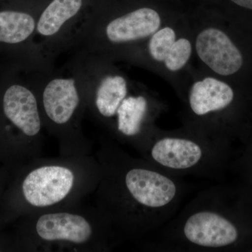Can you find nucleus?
Masks as SVG:
<instances>
[{
    "label": "nucleus",
    "instance_id": "39448f33",
    "mask_svg": "<svg viewBox=\"0 0 252 252\" xmlns=\"http://www.w3.org/2000/svg\"><path fill=\"white\" fill-rule=\"evenodd\" d=\"M197 57L213 75L252 87V38L228 19L199 28L193 39Z\"/></svg>",
    "mask_w": 252,
    "mask_h": 252
},
{
    "label": "nucleus",
    "instance_id": "ddd939ff",
    "mask_svg": "<svg viewBox=\"0 0 252 252\" xmlns=\"http://www.w3.org/2000/svg\"><path fill=\"white\" fill-rule=\"evenodd\" d=\"M81 5L82 0H54L41 14L37 31L42 35H54L67 20L77 14Z\"/></svg>",
    "mask_w": 252,
    "mask_h": 252
},
{
    "label": "nucleus",
    "instance_id": "20e7f679",
    "mask_svg": "<svg viewBox=\"0 0 252 252\" xmlns=\"http://www.w3.org/2000/svg\"><path fill=\"white\" fill-rule=\"evenodd\" d=\"M228 147L183 126L158 128L142 155L172 175L218 178L224 170Z\"/></svg>",
    "mask_w": 252,
    "mask_h": 252
},
{
    "label": "nucleus",
    "instance_id": "423d86ee",
    "mask_svg": "<svg viewBox=\"0 0 252 252\" xmlns=\"http://www.w3.org/2000/svg\"><path fill=\"white\" fill-rule=\"evenodd\" d=\"M74 183V173L67 167L59 165L39 167L30 172L25 179L23 195L32 206H51L67 196Z\"/></svg>",
    "mask_w": 252,
    "mask_h": 252
},
{
    "label": "nucleus",
    "instance_id": "2eb2a0df",
    "mask_svg": "<svg viewBox=\"0 0 252 252\" xmlns=\"http://www.w3.org/2000/svg\"><path fill=\"white\" fill-rule=\"evenodd\" d=\"M230 11L226 19L252 38V0H226Z\"/></svg>",
    "mask_w": 252,
    "mask_h": 252
},
{
    "label": "nucleus",
    "instance_id": "f257e3e1",
    "mask_svg": "<svg viewBox=\"0 0 252 252\" xmlns=\"http://www.w3.org/2000/svg\"><path fill=\"white\" fill-rule=\"evenodd\" d=\"M106 195L109 218L124 232H155L175 216L187 187L182 177L147 159L137 160L113 151Z\"/></svg>",
    "mask_w": 252,
    "mask_h": 252
},
{
    "label": "nucleus",
    "instance_id": "dca6fc26",
    "mask_svg": "<svg viewBox=\"0 0 252 252\" xmlns=\"http://www.w3.org/2000/svg\"><path fill=\"white\" fill-rule=\"evenodd\" d=\"M251 135L252 140L250 141V145H249L248 150L245 154L243 160V165L245 167V175L247 178L250 180V184H252V135Z\"/></svg>",
    "mask_w": 252,
    "mask_h": 252
},
{
    "label": "nucleus",
    "instance_id": "1a4fd4ad",
    "mask_svg": "<svg viewBox=\"0 0 252 252\" xmlns=\"http://www.w3.org/2000/svg\"><path fill=\"white\" fill-rule=\"evenodd\" d=\"M165 23L157 11L140 8L111 21L106 28V34L111 42H130L149 39Z\"/></svg>",
    "mask_w": 252,
    "mask_h": 252
},
{
    "label": "nucleus",
    "instance_id": "4468645a",
    "mask_svg": "<svg viewBox=\"0 0 252 252\" xmlns=\"http://www.w3.org/2000/svg\"><path fill=\"white\" fill-rule=\"evenodd\" d=\"M35 28L29 14L18 11L0 12V42L18 44L28 39Z\"/></svg>",
    "mask_w": 252,
    "mask_h": 252
},
{
    "label": "nucleus",
    "instance_id": "f03ea898",
    "mask_svg": "<svg viewBox=\"0 0 252 252\" xmlns=\"http://www.w3.org/2000/svg\"><path fill=\"white\" fill-rule=\"evenodd\" d=\"M232 192L220 187L199 193L179 214L156 230L153 250L215 252L234 250L251 239L250 220L243 203L230 202Z\"/></svg>",
    "mask_w": 252,
    "mask_h": 252
},
{
    "label": "nucleus",
    "instance_id": "f8f14e48",
    "mask_svg": "<svg viewBox=\"0 0 252 252\" xmlns=\"http://www.w3.org/2000/svg\"><path fill=\"white\" fill-rule=\"evenodd\" d=\"M128 95L127 81L122 76H108L101 82L96 95L98 112L104 117L114 118L123 100Z\"/></svg>",
    "mask_w": 252,
    "mask_h": 252
},
{
    "label": "nucleus",
    "instance_id": "9b49d317",
    "mask_svg": "<svg viewBox=\"0 0 252 252\" xmlns=\"http://www.w3.org/2000/svg\"><path fill=\"white\" fill-rule=\"evenodd\" d=\"M79 102L75 83L72 79H56L51 81L43 94L46 114L57 124L69 122Z\"/></svg>",
    "mask_w": 252,
    "mask_h": 252
},
{
    "label": "nucleus",
    "instance_id": "9d476101",
    "mask_svg": "<svg viewBox=\"0 0 252 252\" xmlns=\"http://www.w3.org/2000/svg\"><path fill=\"white\" fill-rule=\"evenodd\" d=\"M6 117L25 135L33 137L41 129L37 102L31 91L22 86H11L3 99Z\"/></svg>",
    "mask_w": 252,
    "mask_h": 252
},
{
    "label": "nucleus",
    "instance_id": "0eeeda50",
    "mask_svg": "<svg viewBox=\"0 0 252 252\" xmlns=\"http://www.w3.org/2000/svg\"><path fill=\"white\" fill-rule=\"evenodd\" d=\"M193 52V39L168 23L164 24L149 38V56L170 74L183 70Z\"/></svg>",
    "mask_w": 252,
    "mask_h": 252
},
{
    "label": "nucleus",
    "instance_id": "7ed1b4c3",
    "mask_svg": "<svg viewBox=\"0 0 252 252\" xmlns=\"http://www.w3.org/2000/svg\"><path fill=\"white\" fill-rule=\"evenodd\" d=\"M185 127L228 147L235 136L248 137L252 88L217 76H204L180 91Z\"/></svg>",
    "mask_w": 252,
    "mask_h": 252
},
{
    "label": "nucleus",
    "instance_id": "6e6552de",
    "mask_svg": "<svg viewBox=\"0 0 252 252\" xmlns=\"http://www.w3.org/2000/svg\"><path fill=\"white\" fill-rule=\"evenodd\" d=\"M36 231L38 236L45 241L74 244L87 243L93 235L89 220L80 215L68 212L42 215L36 221Z\"/></svg>",
    "mask_w": 252,
    "mask_h": 252
}]
</instances>
